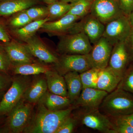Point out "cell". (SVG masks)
Instances as JSON below:
<instances>
[{"mask_svg":"<svg viewBox=\"0 0 133 133\" xmlns=\"http://www.w3.org/2000/svg\"><path fill=\"white\" fill-rule=\"evenodd\" d=\"M43 3H45L47 5L51 4L53 3L58 1H61V0H42Z\"/></svg>","mask_w":133,"mask_h":133,"instance_id":"f35d334b","label":"cell"},{"mask_svg":"<svg viewBox=\"0 0 133 133\" xmlns=\"http://www.w3.org/2000/svg\"><path fill=\"white\" fill-rule=\"evenodd\" d=\"M92 45L83 32L67 33L59 36L57 51L61 55H87Z\"/></svg>","mask_w":133,"mask_h":133,"instance_id":"5b68a950","label":"cell"},{"mask_svg":"<svg viewBox=\"0 0 133 133\" xmlns=\"http://www.w3.org/2000/svg\"><path fill=\"white\" fill-rule=\"evenodd\" d=\"M45 107L48 110L57 111L68 108L72 104L67 97H64L48 91L37 104Z\"/></svg>","mask_w":133,"mask_h":133,"instance_id":"7402d4cb","label":"cell"},{"mask_svg":"<svg viewBox=\"0 0 133 133\" xmlns=\"http://www.w3.org/2000/svg\"><path fill=\"white\" fill-rule=\"evenodd\" d=\"M26 11L32 21L42 20L48 17V6L42 4L31 7L26 9Z\"/></svg>","mask_w":133,"mask_h":133,"instance_id":"f1b7e54d","label":"cell"},{"mask_svg":"<svg viewBox=\"0 0 133 133\" xmlns=\"http://www.w3.org/2000/svg\"><path fill=\"white\" fill-rule=\"evenodd\" d=\"M108 94L105 91L97 88H84L72 105L76 108L81 107L84 110L98 109Z\"/></svg>","mask_w":133,"mask_h":133,"instance_id":"5bb4252c","label":"cell"},{"mask_svg":"<svg viewBox=\"0 0 133 133\" xmlns=\"http://www.w3.org/2000/svg\"><path fill=\"white\" fill-rule=\"evenodd\" d=\"M34 105L23 98L8 115L3 133H23L31 118Z\"/></svg>","mask_w":133,"mask_h":133,"instance_id":"277c9868","label":"cell"},{"mask_svg":"<svg viewBox=\"0 0 133 133\" xmlns=\"http://www.w3.org/2000/svg\"><path fill=\"white\" fill-rule=\"evenodd\" d=\"M63 76L67 88V97L73 104L83 89L80 75L77 72H69Z\"/></svg>","mask_w":133,"mask_h":133,"instance_id":"603a6c76","label":"cell"},{"mask_svg":"<svg viewBox=\"0 0 133 133\" xmlns=\"http://www.w3.org/2000/svg\"><path fill=\"white\" fill-rule=\"evenodd\" d=\"M6 74L0 72V91H4L12 83V79Z\"/></svg>","mask_w":133,"mask_h":133,"instance_id":"d590c367","label":"cell"},{"mask_svg":"<svg viewBox=\"0 0 133 133\" xmlns=\"http://www.w3.org/2000/svg\"><path fill=\"white\" fill-rule=\"evenodd\" d=\"M54 65V69L63 76L69 72L80 74L92 68L88 54L62 55Z\"/></svg>","mask_w":133,"mask_h":133,"instance_id":"8992f818","label":"cell"},{"mask_svg":"<svg viewBox=\"0 0 133 133\" xmlns=\"http://www.w3.org/2000/svg\"><path fill=\"white\" fill-rule=\"evenodd\" d=\"M52 69L48 64L35 62L12 66L11 70L15 75L31 76L44 74Z\"/></svg>","mask_w":133,"mask_h":133,"instance_id":"cb8c5ba5","label":"cell"},{"mask_svg":"<svg viewBox=\"0 0 133 133\" xmlns=\"http://www.w3.org/2000/svg\"><path fill=\"white\" fill-rule=\"evenodd\" d=\"M30 121L23 132L25 133H56L63 121L70 116L76 107L73 105L57 111L48 110L43 105L37 104Z\"/></svg>","mask_w":133,"mask_h":133,"instance_id":"6da1fadb","label":"cell"},{"mask_svg":"<svg viewBox=\"0 0 133 133\" xmlns=\"http://www.w3.org/2000/svg\"><path fill=\"white\" fill-rule=\"evenodd\" d=\"M90 14L105 25L124 15L116 0H94Z\"/></svg>","mask_w":133,"mask_h":133,"instance_id":"9c48e42d","label":"cell"},{"mask_svg":"<svg viewBox=\"0 0 133 133\" xmlns=\"http://www.w3.org/2000/svg\"><path fill=\"white\" fill-rule=\"evenodd\" d=\"M122 78L108 66L99 72L97 88L109 93L117 88Z\"/></svg>","mask_w":133,"mask_h":133,"instance_id":"44dd1931","label":"cell"},{"mask_svg":"<svg viewBox=\"0 0 133 133\" xmlns=\"http://www.w3.org/2000/svg\"><path fill=\"white\" fill-rule=\"evenodd\" d=\"M115 118L127 123L129 125L133 127V112L128 115L120 116V117Z\"/></svg>","mask_w":133,"mask_h":133,"instance_id":"74e56055","label":"cell"},{"mask_svg":"<svg viewBox=\"0 0 133 133\" xmlns=\"http://www.w3.org/2000/svg\"><path fill=\"white\" fill-rule=\"evenodd\" d=\"M4 94H5L4 91H0V102H1Z\"/></svg>","mask_w":133,"mask_h":133,"instance_id":"b9f144b4","label":"cell"},{"mask_svg":"<svg viewBox=\"0 0 133 133\" xmlns=\"http://www.w3.org/2000/svg\"><path fill=\"white\" fill-rule=\"evenodd\" d=\"M123 14L129 16L133 10V0H116Z\"/></svg>","mask_w":133,"mask_h":133,"instance_id":"836d02e7","label":"cell"},{"mask_svg":"<svg viewBox=\"0 0 133 133\" xmlns=\"http://www.w3.org/2000/svg\"><path fill=\"white\" fill-rule=\"evenodd\" d=\"M31 76L16 75L11 85L4 94L0 102V116L7 115L23 98L31 83Z\"/></svg>","mask_w":133,"mask_h":133,"instance_id":"3957f363","label":"cell"},{"mask_svg":"<svg viewBox=\"0 0 133 133\" xmlns=\"http://www.w3.org/2000/svg\"><path fill=\"white\" fill-rule=\"evenodd\" d=\"M77 124V120L70 116L63 121L56 133H71L73 132Z\"/></svg>","mask_w":133,"mask_h":133,"instance_id":"1f68e13d","label":"cell"},{"mask_svg":"<svg viewBox=\"0 0 133 133\" xmlns=\"http://www.w3.org/2000/svg\"><path fill=\"white\" fill-rule=\"evenodd\" d=\"M3 44L12 66L36 62L24 43L12 38Z\"/></svg>","mask_w":133,"mask_h":133,"instance_id":"8fae6325","label":"cell"},{"mask_svg":"<svg viewBox=\"0 0 133 133\" xmlns=\"http://www.w3.org/2000/svg\"><path fill=\"white\" fill-rule=\"evenodd\" d=\"M101 69L92 67L79 74L83 88H97L99 73Z\"/></svg>","mask_w":133,"mask_h":133,"instance_id":"83f0119b","label":"cell"},{"mask_svg":"<svg viewBox=\"0 0 133 133\" xmlns=\"http://www.w3.org/2000/svg\"><path fill=\"white\" fill-rule=\"evenodd\" d=\"M48 18L54 21L62 18L66 14L71 7V3L58 1L47 5Z\"/></svg>","mask_w":133,"mask_h":133,"instance_id":"484cf974","label":"cell"},{"mask_svg":"<svg viewBox=\"0 0 133 133\" xmlns=\"http://www.w3.org/2000/svg\"><path fill=\"white\" fill-rule=\"evenodd\" d=\"M12 39L8 29L4 24L0 23V42L3 43L9 42Z\"/></svg>","mask_w":133,"mask_h":133,"instance_id":"e575fe53","label":"cell"},{"mask_svg":"<svg viewBox=\"0 0 133 133\" xmlns=\"http://www.w3.org/2000/svg\"><path fill=\"white\" fill-rule=\"evenodd\" d=\"M79 116L82 124L87 127L104 133H114V124L107 116L101 113L98 109H83Z\"/></svg>","mask_w":133,"mask_h":133,"instance_id":"30bf717a","label":"cell"},{"mask_svg":"<svg viewBox=\"0 0 133 133\" xmlns=\"http://www.w3.org/2000/svg\"><path fill=\"white\" fill-rule=\"evenodd\" d=\"M31 21L28 15L26 10L19 11L10 16L6 22L9 30L22 28L31 22Z\"/></svg>","mask_w":133,"mask_h":133,"instance_id":"4316f807","label":"cell"},{"mask_svg":"<svg viewBox=\"0 0 133 133\" xmlns=\"http://www.w3.org/2000/svg\"><path fill=\"white\" fill-rule=\"evenodd\" d=\"M114 124V133H133V127L127 123L117 119Z\"/></svg>","mask_w":133,"mask_h":133,"instance_id":"d6a6232c","label":"cell"},{"mask_svg":"<svg viewBox=\"0 0 133 133\" xmlns=\"http://www.w3.org/2000/svg\"><path fill=\"white\" fill-rule=\"evenodd\" d=\"M80 19L72 15H66L57 20L46 22L38 31L47 33L50 36L59 37L68 33L69 29Z\"/></svg>","mask_w":133,"mask_h":133,"instance_id":"2e32d148","label":"cell"},{"mask_svg":"<svg viewBox=\"0 0 133 133\" xmlns=\"http://www.w3.org/2000/svg\"><path fill=\"white\" fill-rule=\"evenodd\" d=\"M35 75L24 94L23 99L26 102L37 104L48 91L45 76Z\"/></svg>","mask_w":133,"mask_h":133,"instance_id":"e0dca14e","label":"cell"},{"mask_svg":"<svg viewBox=\"0 0 133 133\" xmlns=\"http://www.w3.org/2000/svg\"><path fill=\"white\" fill-rule=\"evenodd\" d=\"M94 0H76L71 3V7L66 15H71L80 19L90 13Z\"/></svg>","mask_w":133,"mask_h":133,"instance_id":"d4e9b609","label":"cell"},{"mask_svg":"<svg viewBox=\"0 0 133 133\" xmlns=\"http://www.w3.org/2000/svg\"><path fill=\"white\" fill-rule=\"evenodd\" d=\"M12 65L3 43L0 44V72L6 74L12 70Z\"/></svg>","mask_w":133,"mask_h":133,"instance_id":"4dcf8cb0","label":"cell"},{"mask_svg":"<svg viewBox=\"0 0 133 133\" xmlns=\"http://www.w3.org/2000/svg\"><path fill=\"white\" fill-rule=\"evenodd\" d=\"M99 108L106 114L114 118L131 114L133 112V95L117 88L106 96Z\"/></svg>","mask_w":133,"mask_h":133,"instance_id":"7a4b0ae2","label":"cell"},{"mask_svg":"<svg viewBox=\"0 0 133 133\" xmlns=\"http://www.w3.org/2000/svg\"><path fill=\"white\" fill-rule=\"evenodd\" d=\"M50 21L49 18L39 21H32L21 28L9 30L10 34L14 39L25 43L36 35L43 24Z\"/></svg>","mask_w":133,"mask_h":133,"instance_id":"d6986e66","label":"cell"},{"mask_svg":"<svg viewBox=\"0 0 133 133\" xmlns=\"http://www.w3.org/2000/svg\"><path fill=\"white\" fill-rule=\"evenodd\" d=\"M129 21H130V22H131V25L133 27V10L132 12H131V14L129 16Z\"/></svg>","mask_w":133,"mask_h":133,"instance_id":"ab89813d","label":"cell"},{"mask_svg":"<svg viewBox=\"0 0 133 133\" xmlns=\"http://www.w3.org/2000/svg\"><path fill=\"white\" fill-rule=\"evenodd\" d=\"M43 3L42 0H2L0 1V17L10 16Z\"/></svg>","mask_w":133,"mask_h":133,"instance_id":"ac0fdd59","label":"cell"},{"mask_svg":"<svg viewBox=\"0 0 133 133\" xmlns=\"http://www.w3.org/2000/svg\"><path fill=\"white\" fill-rule=\"evenodd\" d=\"M125 43L129 53L131 60H133V27Z\"/></svg>","mask_w":133,"mask_h":133,"instance_id":"8d00e7d4","label":"cell"},{"mask_svg":"<svg viewBox=\"0 0 133 133\" xmlns=\"http://www.w3.org/2000/svg\"><path fill=\"white\" fill-rule=\"evenodd\" d=\"M2 1V0H0V1Z\"/></svg>","mask_w":133,"mask_h":133,"instance_id":"7bdbcfd3","label":"cell"},{"mask_svg":"<svg viewBox=\"0 0 133 133\" xmlns=\"http://www.w3.org/2000/svg\"><path fill=\"white\" fill-rule=\"evenodd\" d=\"M105 27V25L90 14L76 22L66 34L83 32L94 44L102 37Z\"/></svg>","mask_w":133,"mask_h":133,"instance_id":"ba28073f","label":"cell"},{"mask_svg":"<svg viewBox=\"0 0 133 133\" xmlns=\"http://www.w3.org/2000/svg\"><path fill=\"white\" fill-rule=\"evenodd\" d=\"M24 43L31 55L40 62L46 64L57 63L58 57L38 36L35 35Z\"/></svg>","mask_w":133,"mask_h":133,"instance_id":"7c38bea8","label":"cell"},{"mask_svg":"<svg viewBox=\"0 0 133 133\" xmlns=\"http://www.w3.org/2000/svg\"><path fill=\"white\" fill-rule=\"evenodd\" d=\"M117 88L133 94V68L126 71Z\"/></svg>","mask_w":133,"mask_h":133,"instance_id":"f546056e","label":"cell"},{"mask_svg":"<svg viewBox=\"0 0 133 133\" xmlns=\"http://www.w3.org/2000/svg\"><path fill=\"white\" fill-rule=\"evenodd\" d=\"M44 75L48 90L50 92L67 97V88L63 76L59 74L54 68L45 72Z\"/></svg>","mask_w":133,"mask_h":133,"instance_id":"ffe728a7","label":"cell"},{"mask_svg":"<svg viewBox=\"0 0 133 133\" xmlns=\"http://www.w3.org/2000/svg\"><path fill=\"white\" fill-rule=\"evenodd\" d=\"M76 0H61V1L64 2L68 3H71L73 2Z\"/></svg>","mask_w":133,"mask_h":133,"instance_id":"60d3db41","label":"cell"},{"mask_svg":"<svg viewBox=\"0 0 133 133\" xmlns=\"http://www.w3.org/2000/svg\"><path fill=\"white\" fill-rule=\"evenodd\" d=\"M130 60V56L125 42L119 43L113 47L108 66L122 78Z\"/></svg>","mask_w":133,"mask_h":133,"instance_id":"9a60e30c","label":"cell"},{"mask_svg":"<svg viewBox=\"0 0 133 133\" xmlns=\"http://www.w3.org/2000/svg\"><path fill=\"white\" fill-rule=\"evenodd\" d=\"M132 28L129 17L123 15L105 25L102 37L113 46L116 44L125 42Z\"/></svg>","mask_w":133,"mask_h":133,"instance_id":"52a82bcc","label":"cell"},{"mask_svg":"<svg viewBox=\"0 0 133 133\" xmlns=\"http://www.w3.org/2000/svg\"><path fill=\"white\" fill-rule=\"evenodd\" d=\"M113 47L103 37L93 44L88 54L92 67L102 69L108 66Z\"/></svg>","mask_w":133,"mask_h":133,"instance_id":"4fadbf2b","label":"cell"}]
</instances>
